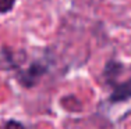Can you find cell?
<instances>
[{
	"label": "cell",
	"instance_id": "obj_1",
	"mask_svg": "<svg viewBox=\"0 0 131 129\" xmlns=\"http://www.w3.org/2000/svg\"><path fill=\"white\" fill-rule=\"evenodd\" d=\"M131 97V81L126 83L117 85L112 93V101H123Z\"/></svg>",
	"mask_w": 131,
	"mask_h": 129
},
{
	"label": "cell",
	"instance_id": "obj_2",
	"mask_svg": "<svg viewBox=\"0 0 131 129\" xmlns=\"http://www.w3.org/2000/svg\"><path fill=\"white\" fill-rule=\"evenodd\" d=\"M15 0H0V14L8 13L14 7Z\"/></svg>",
	"mask_w": 131,
	"mask_h": 129
}]
</instances>
